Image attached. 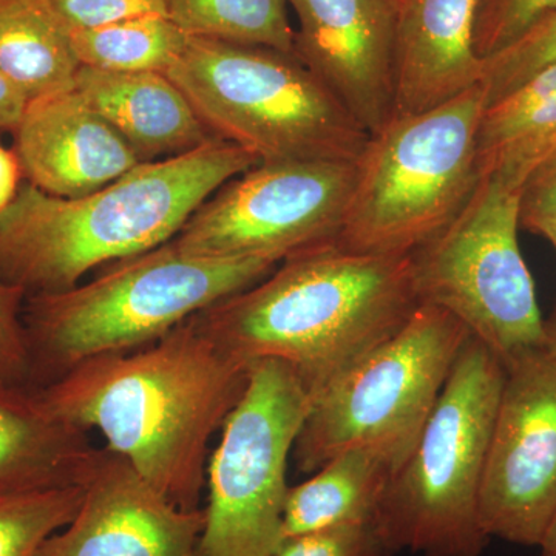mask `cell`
Returning a JSON list of instances; mask_svg holds the SVG:
<instances>
[{"mask_svg": "<svg viewBox=\"0 0 556 556\" xmlns=\"http://www.w3.org/2000/svg\"><path fill=\"white\" fill-rule=\"evenodd\" d=\"M249 367L188 318L159 342L89 358L40 388L47 407L98 430L156 492L182 510L200 508L208 441L247 391Z\"/></svg>", "mask_w": 556, "mask_h": 556, "instance_id": "obj_1", "label": "cell"}, {"mask_svg": "<svg viewBox=\"0 0 556 556\" xmlns=\"http://www.w3.org/2000/svg\"><path fill=\"white\" fill-rule=\"evenodd\" d=\"M413 257L306 249L192 320L233 361H280L316 396L419 308Z\"/></svg>", "mask_w": 556, "mask_h": 556, "instance_id": "obj_2", "label": "cell"}, {"mask_svg": "<svg viewBox=\"0 0 556 556\" xmlns=\"http://www.w3.org/2000/svg\"><path fill=\"white\" fill-rule=\"evenodd\" d=\"M257 164L247 150L214 139L138 164L79 199L25 182L0 212V278L27 298L75 288L94 268L175 239L208 197Z\"/></svg>", "mask_w": 556, "mask_h": 556, "instance_id": "obj_3", "label": "cell"}, {"mask_svg": "<svg viewBox=\"0 0 556 556\" xmlns=\"http://www.w3.org/2000/svg\"><path fill=\"white\" fill-rule=\"evenodd\" d=\"M265 257H199L174 243L118 260L89 283L25 300L31 386H50L76 365L152 345L201 311L277 268Z\"/></svg>", "mask_w": 556, "mask_h": 556, "instance_id": "obj_4", "label": "cell"}, {"mask_svg": "<svg viewBox=\"0 0 556 556\" xmlns=\"http://www.w3.org/2000/svg\"><path fill=\"white\" fill-rule=\"evenodd\" d=\"M504 378L503 362L470 336L380 501L375 527L391 554H484L479 495Z\"/></svg>", "mask_w": 556, "mask_h": 556, "instance_id": "obj_5", "label": "cell"}, {"mask_svg": "<svg viewBox=\"0 0 556 556\" xmlns=\"http://www.w3.org/2000/svg\"><path fill=\"white\" fill-rule=\"evenodd\" d=\"M212 137L258 163L357 161L369 135L295 53L189 36L166 73Z\"/></svg>", "mask_w": 556, "mask_h": 556, "instance_id": "obj_6", "label": "cell"}, {"mask_svg": "<svg viewBox=\"0 0 556 556\" xmlns=\"http://www.w3.org/2000/svg\"><path fill=\"white\" fill-rule=\"evenodd\" d=\"M484 87L422 113L396 115L369 137L334 244L365 255H409L463 211L477 188Z\"/></svg>", "mask_w": 556, "mask_h": 556, "instance_id": "obj_7", "label": "cell"}, {"mask_svg": "<svg viewBox=\"0 0 556 556\" xmlns=\"http://www.w3.org/2000/svg\"><path fill=\"white\" fill-rule=\"evenodd\" d=\"M470 336L447 311L422 303L404 327L314 396L292 448L299 470L316 473L340 453L365 448L396 471Z\"/></svg>", "mask_w": 556, "mask_h": 556, "instance_id": "obj_8", "label": "cell"}, {"mask_svg": "<svg viewBox=\"0 0 556 556\" xmlns=\"http://www.w3.org/2000/svg\"><path fill=\"white\" fill-rule=\"evenodd\" d=\"M519 225L521 189L482 175L456 218L412 254L420 305L447 311L504 367L547 338Z\"/></svg>", "mask_w": 556, "mask_h": 556, "instance_id": "obj_9", "label": "cell"}, {"mask_svg": "<svg viewBox=\"0 0 556 556\" xmlns=\"http://www.w3.org/2000/svg\"><path fill=\"white\" fill-rule=\"evenodd\" d=\"M314 394L288 364L258 361L207 464L200 556H276L283 543L287 467Z\"/></svg>", "mask_w": 556, "mask_h": 556, "instance_id": "obj_10", "label": "cell"}, {"mask_svg": "<svg viewBox=\"0 0 556 556\" xmlns=\"http://www.w3.org/2000/svg\"><path fill=\"white\" fill-rule=\"evenodd\" d=\"M356 175L357 161L260 163L208 197L172 241L199 257L281 263L334 243Z\"/></svg>", "mask_w": 556, "mask_h": 556, "instance_id": "obj_11", "label": "cell"}, {"mask_svg": "<svg viewBox=\"0 0 556 556\" xmlns=\"http://www.w3.org/2000/svg\"><path fill=\"white\" fill-rule=\"evenodd\" d=\"M504 368L479 517L490 538L536 547L556 510V356L541 348Z\"/></svg>", "mask_w": 556, "mask_h": 556, "instance_id": "obj_12", "label": "cell"}, {"mask_svg": "<svg viewBox=\"0 0 556 556\" xmlns=\"http://www.w3.org/2000/svg\"><path fill=\"white\" fill-rule=\"evenodd\" d=\"M295 54L369 137L396 115L399 0H288Z\"/></svg>", "mask_w": 556, "mask_h": 556, "instance_id": "obj_13", "label": "cell"}, {"mask_svg": "<svg viewBox=\"0 0 556 556\" xmlns=\"http://www.w3.org/2000/svg\"><path fill=\"white\" fill-rule=\"evenodd\" d=\"M204 508L182 510L126 457L101 448L73 521L38 556H200Z\"/></svg>", "mask_w": 556, "mask_h": 556, "instance_id": "obj_14", "label": "cell"}, {"mask_svg": "<svg viewBox=\"0 0 556 556\" xmlns=\"http://www.w3.org/2000/svg\"><path fill=\"white\" fill-rule=\"evenodd\" d=\"M13 137L22 177L61 199L89 195L141 164L76 90L28 102Z\"/></svg>", "mask_w": 556, "mask_h": 556, "instance_id": "obj_15", "label": "cell"}, {"mask_svg": "<svg viewBox=\"0 0 556 556\" xmlns=\"http://www.w3.org/2000/svg\"><path fill=\"white\" fill-rule=\"evenodd\" d=\"M478 0H399L396 115L422 113L481 84ZM394 115V116H396Z\"/></svg>", "mask_w": 556, "mask_h": 556, "instance_id": "obj_16", "label": "cell"}, {"mask_svg": "<svg viewBox=\"0 0 556 556\" xmlns=\"http://www.w3.org/2000/svg\"><path fill=\"white\" fill-rule=\"evenodd\" d=\"M75 90L141 163L182 155L217 139L166 73L80 67Z\"/></svg>", "mask_w": 556, "mask_h": 556, "instance_id": "obj_17", "label": "cell"}, {"mask_svg": "<svg viewBox=\"0 0 556 556\" xmlns=\"http://www.w3.org/2000/svg\"><path fill=\"white\" fill-rule=\"evenodd\" d=\"M100 450L39 390L0 382V495L86 484Z\"/></svg>", "mask_w": 556, "mask_h": 556, "instance_id": "obj_18", "label": "cell"}, {"mask_svg": "<svg viewBox=\"0 0 556 556\" xmlns=\"http://www.w3.org/2000/svg\"><path fill=\"white\" fill-rule=\"evenodd\" d=\"M556 150V62L486 105L478 130L479 175L495 174L522 190Z\"/></svg>", "mask_w": 556, "mask_h": 556, "instance_id": "obj_19", "label": "cell"}, {"mask_svg": "<svg viewBox=\"0 0 556 556\" xmlns=\"http://www.w3.org/2000/svg\"><path fill=\"white\" fill-rule=\"evenodd\" d=\"M393 467L371 450H348L289 486L283 540L332 527L375 525Z\"/></svg>", "mask_w": 556, "mask_h": 556, "instance_id": "obj_20", "label": "cell"}, {"mask_svg": "<svg viewBox=\"0 0 556 556\" xmlns=\"http://www.w3.org/2000/svg\"><path fill=\"white\" fill-rule=\"evenodd\" d=\"M72 35L47 0H0V72L27 101L75 90Z\"/></svg>", "mask_w": 556, "mask_h": 556, "instance_id": "obj_21", "label": "cell"}, {"mask_svg": "<svg viewBox=\"0 0 556 556\" xmlns=\"http://www.w3.org/2000/svg\"><path fill=\"white\" fill-rule=\"evenodd\" d=\"M70 35L80 67L124 73H167L189 39L169 16L160 14Z\"/></svg>", "mask_w": 556, "mask_h": 556, "instance_id": "obj_22", "label": "cell"}, {"mask_svg": "<svg viewBox=\"0 0 556 556\" xmlns=\"http://www.w3.org/2000/svg\"><path fill=\"white\" fill-rule=\"evenodd\" d=\"M167 14L193 38L295 53L288 0H164Z\"/></svg>", "mask_w": 556, "mask_h": 556, "instance_id": "obj_23", "label": "cell"}, {"mask_svg": "<svg viewBox=\"0 0 556 556\" xmlns=\"http://www.w3.org/2000/svg\"><path fill=\"white\" fill-rule=\"evenodd\" d=\"M86 484L0 495V556H38L73 521Z\"/></svg>", "mask_w": 556, "mask_h": 556, "instance_id": "obj_24", "label": "cell"}, {"mask_svg": "<svg viewBox=\"0 0 556 556\" xmlns=\"http://www.w3.org/2000/svg\"><path fill=\"white\" fill-rule=\"evenodd\" d=\"M555 62L556 10L541 17L506 49L482 61L481 86L484 87L486 105L506 97Z\"/></svg>", "mask_w": 556, "mask_h": 556, "instance_id": "obj_25", "label": "cell"}, {"mask_svg": "<svg viewBox=\"0 0 556 556\" xmlns=\"http://www.w3.org/2000/svg\"><path fill=\"white\" fill-rule=\"evenodd\" d=\"M556 10V0H478L473 49L479 61L500 53Z\"/></svg>", "mask_w": 556, "mask_h": 556, "instance_id": "obj_26", "label": "cell"}, {"mask_svg": "<svg viewBox=\"0 0 556 556\" xmlns=\"http://www.w3.org/2000/svg\"><path fill=\"white\" fill-rule=\"evenodd\" d=\"M24 289L0 278V382L31 386V362L25 334Z\"/></svg>", "mask_w": 556, "mask_h": 556, "instance_id": "obj_27", "label": "cell"}, {"mask_svg": "<svg viewBox=\"0 0 556 556\" xmlns=\"http://www.w3.org/2000/svg\"><path fill=\"white\" fill-rule=\"evenodd\" d=\"M375 525L332 527L287 538L276 556H393Z\"/></svg>", "mask_w": 556, "mask_h": 556, "instance_id": "obj_28", "label": "cell"}, {"mask_svg": "<svg viewBox=\"0 0 556 556\" xmlns=\"http://www.w3.org/2000/svg\"><path fill=\"white\" fill-rule=\"evenodd\" d=\"M68 31L90 30L141 16H169L164 0H47Z\"/></svg>", "mask_w": 556, "mask_h": 556, "instance_id": "obj_29", "label": "cell"}, {"mask_svg": "<svg viewBox=\"0 0 556 556\" xmlns=\"http://www.w3.org/2000/svg\"><path fill=\"white\" fill-rule=\"evenodd\" d=\"M556 223V150L541 161L521 190V225Z\"/></svg>", "mask_w": 556, "mask_h": 556, "instance_id": "obj_30", "label": "cell"}, {"mask_svg": "<svg viewBox=\"0 0 556 556\" xmlns=\"http://www.w3.org/2000/svg\"><path fill=\"white\" fill-rule=\"evenodd\" d=\"M27 105V98L0 72V130L14 134L24 118Z\"/></svg>", "mask_w": 556, "mask_h": 556, "instance_id": "obj_31", "label": "cell"}, {"mask_svg": "<svg viewBox=\"0 0 556 556\" xmlns=\"http://www.w3.org/2000/svg\"><path fill=\"white\" fill-rule=\"evenodd\" d=\"M22 170L14 150L7 149L0 142V212L9 207L16 199L21 188Z\"/></svg>", "mask_w": 556, "mask_h": 556, "instance_id": "obj_32", "label": "cell"}, {"mask_svg": "<svg viewBox=\"0 0 556 556\" xmlns=\"http://www.w3.org/2000/svg\"><path fill=\"white\" fill-rule=\"evenodd\" d=\"M536 547H540V556H556V510Z\"/></svg>", "mask_w": 556, "mask_h": 556, "instance_id": "obj_33", "label": "cell"}, {"mask_svg": "<svg viewBox=\"0 0 556 556\" xmlns=\"http://www.w3.org/2000/svg\"><path fill=\"white\" fill-rule=\"evenodd\" d=\"M530 232L544 237L556 252V223H541V225L533 226Z\"/></svg>", "mask_w": 556, "mask_h": 556, "instance_id": "obj_34", "label": "cell"}, {"mask_svg": "<svg viewBox=\"0 0 556 556\" xmlns=\"http://www.w3.org/2000/svg\"><path fill=\"white\" fill-rule=\"evenodd\" d=\"M546 348L556 356V320L548 321L546 324Z\"/></svg>", "mask_w": 556, "mask_h": 556, "instance_id": "obj_35", "label": "cell"}]
</instances>
